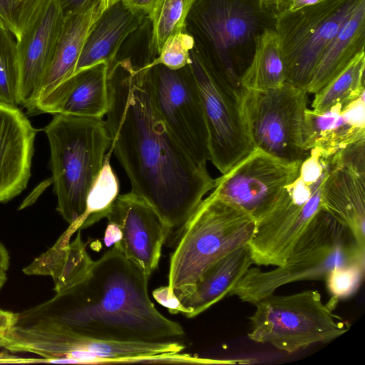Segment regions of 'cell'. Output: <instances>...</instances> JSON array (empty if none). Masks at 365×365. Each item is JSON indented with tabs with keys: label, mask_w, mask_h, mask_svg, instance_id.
Returning <instances> with one entry per match:
<instances>
[{
	"label": "cell",
	"mask_w": 365,
	"mask_h": 365,
	"mask_svg": "<svg viewBox=\"0 0 365 365\" xmlns=\"http://www.w3.org/2000/svg\"><path fill=\"white\" fill-rule=\"evenodd\" d=\"M327 0H293L287 11H295L304 6L315 4Z\"/></svg>",
	"instance_id": "obj_41"
},
{
	"label": "cell",
	"mask_w": 365,
	"mask_h": 365,
	"mask_svg": "<svg viewBox=\"0 0 365 365\" xmlns=\"http://www.w3.org/2000/svg\"><path fill=\"white\" fill-rule=\"evenodd\" d=\"M9 266V255L4 247L0 242V274H4Z\"/></svg>",
	"instance_id": "obj_40"
},
{
	"label": "cell",
	"mask_w": 365,
	"mask_h": 365,
	"mask_svg": "<svg viewBox=\"0 0 365 365\" xmlns=\"http://www.w3.org/2000/svg\"><path fill=\"white\" fill-rule=\"evenodd\" d=\"M6 331H0V347H4L5 344V334Z\"/></svg>",
	"instance_id": "obj_43"
},
{
	"label": "cell",
	"mask_w": 365,
	"mask_h": 365,
	"mask_svg": "<svg viewBox=\"0 0 365 365\" xmlns=\"http://www.w3.org/2000/svg\"><path fill=\"white\" fill-rule=\"evenodd\" d=\"M361 0H327L274 16L286 83L306 91L324 50Z\"/></svg>",
	"instance_id": "obj_9"
},
{
	"label": "cell",
	"mask_w": 365,
	"mask_h": 365,
	"mask_svg": "<svg viewBox=\"0 0 365 365\" xmlns=\"http://www.w3.org/2000/svg\"><path fill=\"white\" fill-rule=\"evenodd\" d=\"M0 103L19 106V68L16 40L0 23Z\"/></svg>",
	"instance_id": "obj_30"
},
{
	"label": "cell",
	"mask_w": 365,
	"mask_h": 365,
	"mask_svg": "<svg viewBox=\"0 0 365 365\" xmlns=\"http://www.w3.org/2000/svg\"><path fill=\"white\" fill-rule=\"evenodd\" d=\"M321 202L365 249V174L333 163L322 186Z\"/></svg>",
	"instance_id": "obj_21"
},
{
	"label": "cell",
	"mask_w": 365,
	"mask_h": 365,
	"mask_svg": "<svg viewBox=\"0 0 365 365\" xmlns=\"http://www.w3.org/2000/svg\"><path fill=\"white\" fill-rule=\"evenodd\" d=\"M43 0H0V23L18 40Z\"/></svg>",
	"instance_id": "obj_32"
},
{
	"label": "cell",
	"mask_w": 365,
	"mask_h": 365,
	"mask_svg": "<svg viewBox=\"0 0 365 365\" xmlns=\"http://www.w3.org/2000/svg\"><path fill=\"white\" fill-rule=\"evenodd\" d=\"M365 53H359L348 66L314 93L312 109L323 110L337 103L347 105L365 93Z\"/></svg>",
	"instance_id": "obj_27"
},
{
	"label": "cell",
	"mask_w": 365,
	"mask_h": 365,
	"mask_svg": "<svg viewBox=\"0 0 365 365\" xmlns=\"http://www.w3.org/2000/svg\"><path fill=\"white\" fill-rule=\"evenodd\" d=\"M6 281V273L0 274V289L3 287V285L4 284Z\"/></svg>",
	"instance_id": "obj_44"
},
{
	"label": "cell",
	"mask_w": 365,
	"mask_h": 365,
	"mask_svg": "<svg viewBox=\"0 0 365 365\" xmlns=\"http://www.w3.org/2000/svg\"><path fill=\"white\" fill-rule=\"evenodd\" d=\"M106 217L120 232L113 246L149 279L169 237L165 222L148 201L132 191L119 195Z\"/></svg>",
	"instance_id": "obj_15"
},
{
	"label": "cell",
	"mask_w": 365,
	"mask_h": 365,
	"mask_svg": "<svg viewBox=\"0 0 365 365\" xmlns=\"http://www.w3.org/2000/svg\"><path fill=\"white\" fill-rule=\"evenodd\" d=\"M333 154L319 148L310 150L297 178L284 189L274 207L256 221L247 244L253 264L277 267L285 262L322 209V186L333 166Z\"/></svg>",
	"instance_id": "obj_6"
},
{
	"label": "cell",
	"mask_w": 365,
	"mask_h": 365,
	"mask_svg": "<svg viewBox=\"0 0 365 365\" xmlns=\"http://www.w3.org/2000/svg\"><path fill=\"white\" fill-rule=\"evenodd\" d=\"M194 39L185 30L170 36L163 44L156 58L142 68L161 64L172 70H178L191 63L190 52Z\"/></svg>",
	"instance_id": "obj_31"
},
{
	"label": "cell",
	"mask_w": 365,
	"mask_h": 365,
	"mask_svg": "<svg viewBox=\"0 0 365 365\" xmlns=\"http://www.w3.org/2000/svg\"><path fill=\"white\" fill-rule=\"evenodd\" d=\"M108 65L100 63L76 72L38 101L34 113L73 115L103 118L108 108Z\"/></svg>",
	"instance_id": "obj_18"
},
{
	"label": "cell",
	"mask_w": 365,
	"mask_h": 365,
	"mask_svg": "<svg viewBox=\"0 0 365 365\" xmlns=\"http://www.w3.org/2000/svg\"><path fill=\"white\" fill-rule=\"evenodd\" d=\"M255 220L212 192L182 227L170 259L168 287L177 297L212 264L248 244Z\"/></svg>",
	"instance_id": "obj_5"
},
{
	"label": "cell",
	"mask_w": 365,
	"mask_h": 365,
	"mask_svg": "<svg viewBox=\"0 0 365 365\" xmlns=\"http://www.w3.org/2000/svg\"><path fill=\"white\" fill-rule=\"evenodd\" d=\"M301 163L286 161L255 148L215 180L212 193L256 222L274 207L284 189L297 178Z\"/></svg>",
	"instance_id": "obj_13"
},
{
	"label": "cell",
	"mask_w": 365,
	"mask_h": 365,
	"mask_svg": "<svg viewBox=\"0 0 365 365\" xmlns=\"http://www.w3.org/2000/svg\"><path fill=\"white\" fill-rule=\"evenodd\" d=\"M63 15L76 11L94 0H58Z\"/></svg>",
	"instance_id": "obj_36"
},
{
	"label": "cell",
	"mask_w": 365,
	"mask_h": 365,
	"mask_svg": "<svg viewBox=\"0 0 365 365\" xmlns=\"http://www.w3.org/2000/svg\"><path fill=\"white\" fill-rule=\"evenodd\" d=\"M112 153L109 148L102 168L88 193L83 215L78 221L69 225L68 228L73 232L87 228L106 217L119 195L118 179L110 163Z\"/></svg>",
	"instance_id": "obj_28"
},
{
	"label": "cell",
	"mask_w": 365,
	"mask_h": 365,
	"mask_svg": "<svg viewBox=\"0 0 365 365\" xmlns=\"http://www.w3.org/2000/svg\"><path fill=\"white\" fill-rule=\"evenodd\" d=\"M202 29L217 55L207 63L218 81L242 100L243 73L231 58V51L247 43L255 34L258 19L255 10L242 0H213L200 16Z\"/></svg>",
	"instance_id": "obj_14"
},
{
	"label": "cell",
	"mask_w": 365,
	"mask_h": 365,
	"mask_svg": "<svg viewBox=\"0 0 365 365\" xmlns=\"http://www.w3.org/2000/svg\"><path fill=\"white\" fill-rule=\"evenodd\" d=\"M6 349L46 358H68L70 364L144 363L150 357L180 352L185 346L172 340L155 342L119 341L91 338L57 323L40 320L14 325L5 334Z\"/></svg>",
	"instance_id": "obj_8"
},
{
	"label": "cell",
	"mask_w": 365,
	"mask_h": 365,
	"mask_svg": "<svg viewBox=\"0 0 365 365\" xmlns=\"http://www.w3.org/2000/svg\"><path fill=\"white\" fill-rule=\"evenodd\" d=\"M365 46V0H361L323 52L307 88L315 93L339 75Z\"/></svg>",
	"instance_id": "obj_25"
},
{
	"label": "cell",
	"mask_w": 365,
	"mask_h": 365,
	"mask_svg": "<svg viewBox=\"0 0 365 365\" xmlns=\"http://www.w3.org/2000/svg\"><path fill=\"white\" fill-rule=\"evenodd\" d=\"M50 147V164L57 210L69 224L86 210L88 193L110 146L101 118L55 114L44 128Z\"/></svg>",
	"instance_id": "obj_4"
},
{
	"label": "cell",
	"mask_w": 365,
	"mask_h": 365,
	"mask_svg": "<svg viewBox=\"0 0 365 365\" xmlns=\"http://www.w3.org/2000/svg\"><path fill=\"white\" fill-rule=\"evenodd\" d=\"M118 1H119V0H101V4H102L104 11L107 8H108L109 6H110L111 5H113V4L117 2Z\"/></svg>",
	"instance_id": "obj_42"
},
{
	"label": "cell",
	"mask_w": 365,
	"mask_h": 365,
	"mask_svg": "<svg viewBox=\"0 0 365 365\" xmlns=\"http://www.w3.org/2000/svg\"><path fill=\"white\" fill-rule=\"evenodd\" d=\"M155 108L164 123L200 164L210 160L208 134L197 84L190 64L178 70L148 68Z\"/></svg>",
	"instance_id": "obj_12"
},
{
	"label": "cell",
	"mask_w": 365,
	"mask_h": 365,
	"mask_svg": "<svg viewBox=\"0 0 365 365\" xmlns=\"http://www.w3.org/2000/svg\"><path fill=\"white\" fill-rule=\"evenodd\" d=\"M307 93L285 83L268 91L245 90L242 113L254 148L289 162L302 161V127Z\"/></svg>",
	"instance_id": "obj_10"
},
{
	"label": "cell",
	"mask_w": 365,
	"mask_h": 365,
	"mask_svg": "<svg viewBox=\"0 0 365 365\" xmlns=\"http://www.w3.org/2000/svg\"><path fill=\"white\" fill-rule=\"evenodd\" d=\"M105 124L113 153L131 191L156 210L175 240L207 192L215 187L206 165L197 162L169 130L152 98L148 68L129 60L108 72Z\"/></svg>",
	"instance_id": "obj_1"
},
{
	"label": "cell",
	"mask_w": 365,
	"mask_h": 365,
	"mask_svg": "<svg viewBox=\"0 0 365 365\" xmlns=\"http://www.w3.org/2000/svg\"><path fill=\"white\" fill-rule=\"evenodd\" d=\"M241 83L245 90L268 91L286 83V71L279 37L275 30L265 29L256 37L251 61Z\"/></svg>",
	"instance_id": "obj_26"
},
{
	"label": "cell",
	"mask_w": 365,
	"mask_h": 365,
	"mask_svg": "<svg viewBox=\"0 0 365 365\" xmlns=\"http://www.w3.org/2000/svg\"><path fill=\"white\" fill-rule=\"evenodd\" d=\"M36 130L18 107L0 103V202L27 186Z\"/></svg>",
	"instance_id": "obj_17"
},
{
	"label": "cell",
	"mask_w": 365,
	"mask_h": 365,
	"mask_svg": "<svg viewBox=\"0 0 365 365\" xmlns=\"http://www.w3.org/2000/svg\"><path fill=\"white\" fill-rule=\"evenodd\" d=\"M293 0H257L261 9H266L274 16L287 11Z\"/></svg>",
	"instance_id": "obj_35"
},
{
	"label": "cell",
	"mask_w": 365,
	"mask_h": 365,
	"mask_svg": "<svg viewBox=\"0 0 365 365\" xmlns=\"http://www.w3.org/2000/svg\"><path fill=\"white\" fill-rule=\"evenodd\" d=\"M352 264L365 265V249L346 226L322 207L282 265L269 271L250 267L228 296L255 304L283 285L326 279L334 269Z\"/></svg>",
	"instance_id": "obj_3"
},
{
	"label": "cell",
	"mask_w": 365,
	"mask_h": 365,
	"mask_svg": "<svg viewBox=\"0 0 365 365\" xmlns=\"http://www.w3.org/2000/svg\"><path fill=\"white\" fill-rule=\"evenodd\" d=\"M337 302L331 297L324 303L316 290L272 294L255 304L247 336L253 341L269 344L289 354L331 341L349 328L333 312Z\"/></svg>",
	"instance_id": "obj_7"
},
{
	"label": "cell",
	"mask_w": 365,
	"mask_h": 365,
	"mask_svg": "<svg viewBox=\"0 0 365 365\" xmlns=\"http://www.w3.org/2000/svg\"><path fill=\"white\" fill-rule=\"evenodd\" d=\"M128 6L142 11L148 16L151 12L157 0H123Z\"/></svg>",
	"instance_id": "obj_37"
},
{
	"label": "cell",
	"mask_w": 365,
	"mask_h": 365,
	"mask_svg": "<svg viewBox=\"0 0 365 365\" xmlns=\"http://www.w3.org/2000/svg\"><path fill=\"white\" fill-rule=\"evenodd\" d=\"M103 11L101 0H94L81 9L64 15L50 62L37 90L34 108L38 101L74 74L86 38Z\"/></svg>",
	"instance_id": "obj_20"
},
{
	"label": "cell",
	"mask_w": 365,
	"mask_h": 365,
	"mask_svg": "<svg viewBox=\"0 0 365 365\" xmlns=\"http://www.w3.org/2000/svg\"><path fill=\"white\" fill-rule=\"evenodd\" d=\"M64 15L58 0H43L16 40L19 106L32 112L37 90L50 62Z\"/></svg>",
	"instance_id": "obj_16"
},
{
	"label": "cell",
	"mask_w": 365,
	"mask_h": 365,
	"mask_svg": "<svg viewBox=\"0 0 365 365\" xmlns=\"http://www.w3.org/2000/svg\"><path fill=\"white\" fill-rule=\"evenodd\" d=\"M253 264L247 245L220 258L178 298L187 310V318L200 314L225 297Z\"/></svg>",
	"instance_id": "obj_23"
},
{
	"label": "cell",
	"mask_w": 365,
	"mask_h": 365,
	"mask_svg": "<svg viewBox=\"0 0 365 365\" xmlns=\"http://www.w3.org/2000/svg\"><path fill=\"white\" fill-rule=\"evenodd\" d=\"M196 1L157 0L148 15L152 23V54L159 53L170 36L185 30L186 19Z\"/></svg>",
	"instance_id": "obj_29"
},
{
	"label": "cell",
	"mask_w": 365,
	"mask_h": 365,
	"mask_svg": "<svg viewBox=\"0 0 365 365\" xmlns=\"http://www.w3.org/2000/svg\"><path fill=\"white\" fill-rule=\"evenodd\" d=\"M190 56L208 134L209 160L225 174L255 148L241 101L218 81L205 58L193 51Z\"/></svg>",
	"instance_id": "obj_11"
},
{
	"label": "cell",
	"mask_w": 365,
	"mask_h": 365,
	"mask_svg": "<svg viewBox=\"0 0 365 365\" xmlns=\"http://www.w3.org/2000/svg\"><path fill=\"white\" fill-rule=\"evenodd\" d=\"M153 297L155 301L167 308L171 314H177L182 313L186 316L187 310L182 304L179 299L175 295L170 293L168 286H161L153 290Z\"/></svg>",
	"instance_id": "obj_34"
},
{
	"label": "cell",
	"mask_w": 365,
	"mask_h": 365,
	"mask_svg": "<svg viewBox=\"0 0 365 365\" xmlns=\"http://www.w3.org/2000/svg\"><path fill=\"white\" fill-rule=\"evenodd\" d=\"M145 15L123 0L103 11L86 38L75 73L103 62L108 65L110 71L116 63L122 43L139 28Z\"/></svg>",
	"instance_id": "obj_22"
},
{
	"label": "cell",
	"mask_w": 365,
	"mask_h": 365,
	"mask_svg": "<svg viewBox=\"0 0 365 365\" xmlns=\"http://www.w3.org/2000/svg\"><path fill=\"white\" fill-rule=\"evenodd\" d=\"M364 267L352 264L331 270L325 279L331 297L339 301L354 294L363 279Z\"/></svg>",
	"instance_id": "obj_33"
},
{
	"label": "cell",
	"mask_w": 365,
	"mask_h": 365,
	"mask_svg": "<svg viewBox=\"0 0 365 365\" xmlns=\"http://www.w3.org/2000/svg\"><path fill=\"white\" fill-rule=\"evenodd\" d=\"M120 232L118 226L112 222H108L105 232L104 242L107 246L114 245L119 241Z\"/></svg>",
	"instance_id": "obj_39"
},
{
	"label": "cell",
	"mask_w": 365,
	"mask_h": 365,
	"mask_svg": "<svg viewBox=\"0 0 365 365\" xmlns=\"http://www.w3.org/2000/svg\"><path fill=\"white\" fill-rule=\"evenodd\" d=\"M148 278L115 247L94 261L86 277L51 299L17 313L15 325L49 321L102 340L155 342L180 338L182 326L151 302Z\"/></svg>",
	"instance_id": "obj_2"
},
{
	"label": "cell",
	"mask_w": 365,
	"mask_h": 365,
	"mask_svg": "<svg viewBox=\"0 0 365 365\" xmlns=\"http://www.w3.org/2000/svg\"><path fill=\"white\" fill-rule=\"evenodd\" d=\"M364 94L347 105L337 103L323 110L307 108L302 127L304 148L334 153L365 138Z\"/></svg>",
	"instance_id": "obj_19"
},
{
	"label": "cell",
	"mask_w": 365,
	"mask_h": 365,
	"mask_svg": "<svg viewBox=\"0 0 365 365\" xmlns=\"http://www.w3.org/2000/svg\"><path fill=\"white\" fill-rule=\"evenodd\" d=\"M17 321V314L0 309V331H6L13 327Z\"/></svg>",
	"instance_id": "obj_38"
},
{
	"label": "cell",
	"mask_w": 365,
	"mask_h": 365,
	"mask_svg": "<svg viewBox=\"0 0 365 365\" xmlns=\"http://www.w3.org/2000/svg\"><path fill=\"white\" fill-rule=\"evenodd\" d=\"M94 261L86 251L81 230L73 241L62 234L55 244L23 269L27 275L52 277L56 293L66 291L83 281Z\"/></svg>",
	"instance_id": "obj_24"
}]
</instances>
